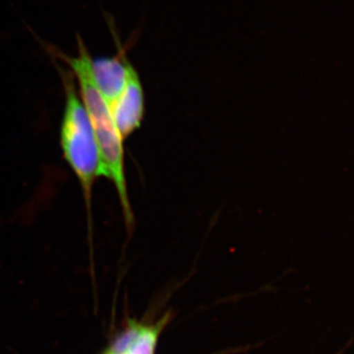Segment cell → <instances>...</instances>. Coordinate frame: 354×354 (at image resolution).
Listing matches in <instances>:
<instances>
[{
    "label": "cell",
    "instance_id": "obj_1",
    "mask_svg": "<svg viewBox=\"0 0 354 354\" xmlns=\"http://www.w3.org/2000/svg\"><path fill=\"white\" fill-rule=\"evenodd\" d=\"M46 48L53 57L62 60L69 67L70 72L78 83L77 88L92 123L99 148V176L106 177L113 184L118 192L127 227L131 230L135 221L125 176V140L116 127L111 106L95 85L92 73V55L79 34L77 35L75 57H69L53 46L46 44Z\"/></svg>",
    "mask_w": 354,
    "mask_h": 354
},
{
    "label": "cell",
    "instance_id": "obj_3",
    "mask_svg": "<svg viewBox=\"0 0 354 354\" xmlns=\"http://www.w3.org/2000/svg\"><path fill=\"white\" fill-rule=\"evenodd\" d=\"M116 127L124 140L141 127L145 114V95L138 72L133 65L128 70L124 88L111 104Z\"/></svg>",
    "mask_w": 354,
    "mask_h": 354
},
{
    "label": "cell",
    "instance_id": "obj_5",
    "mask_svg": "<svg viewBox=\"0 0 354 354\" xmlns=\"http://www.w3.org/2000/svg\"><path fill=\"white\" fill-rule=\"evenodd\" d=\"M167 320L160 321L153 326L142 325L138 337L124 354H155L158 335L164 329Z\"/></svg>",
    "mask_w": 354,
    "mask_h": 354
},
{
    "label": "cell",
    "instance_id": "obj_4",
    "mask_svg": "<svg viewBox=\"0 0 354 354\" xmlns=\"http://www.w3.org/2000/svg\"><path fill=\"white\" fill-rule=\"evenodd\" d=\"M111 32L118 46V53L113 57H92V73L95 85L109 106L115 101L124 88L128 70L131 65L115 29H111Z\"/></svg>",
    "mask_w": 354,
    "mask_h": 354
},
{
    "label": "cell",
    "instance_id": "obj_2",
    "mask_svg": "<svg viewBox=\"0 0 354 354\" xmlns=\"http://www.w3.org/2000/svg\"><path fill=\"white\" fill-rule=\"evenodd\" d=\"M55 65L64 88L60 145L64 160L80 183L87 208L88 228L91 230L93 187L95 179L99 177L100 171L99 148L73 74L70 70L60 67L59 64Z\"/></svg>",
    "mask_w": 354,
    "mask_h": 354
}]
</instances>
